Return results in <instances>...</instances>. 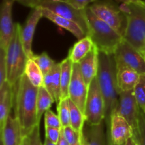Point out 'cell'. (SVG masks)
<instances>
[{
	"mask_svg": "<svg viewBox=\"0 0 145 145\" xmlns=\"http://www.w3.org/2000/svg\"><path fill=\"white\" fill-rule=\"evenodd\" d=\"M38 88L34 86L25 74L14 86L15 117L19 122L23 137L28 136L37 125V95Z\"/></svg>",
	"mask_w": 145,
	"mask_h": 145,
	"instance_id": "1",
	"label": "cell"
},
{
	"mask_svg": "<svg viewBox=\"0 0 145 145\" xmlns=\"http://www.w3.org/2000/svg\"><path fill=\"white\" fill-rule=\"evenodd\" d=\"M116 72L117 67L113 54L99 51V69L96 78L104 99V121L107 129L110 126L112 116L116 112L118 104L119 91L117 86Z\"/></svg>",
	"mask_w": 145,
	"mask_h": 145,
	"instance_id": "2",
	"label": "cell"
},
{
	"mask_svg": "<svg viewBox=\"0 0 145 145\" xmlns=\"http://www.w3.org/2000/svg\"><path fill=\"white\" fill-rule=\"evenodd\" d=\"M120 9L125 13L127 25L124 39L140 53L145 55V1L122 3Z\"/></svg>",
	"mask_w": 145,
	"mask_h": 145,
	"instance_id": "3",
	"label": "cell"
},
{
	"mask_svg": "<svg viewBox=\"0 0 145 145\" xmlns=\"http://www.w3.org/2000/svg\"><path fill=\"white\" fill-rule=\"evenodd\" d=\"M89 33L95 46L101 52L113 54L123 37L107 23L97 16L89 7L86 8ZM86 35V36H87Z\"/></svg>",
	"mask_w": 145,
	"mask_h": 145,
	"instance_id": "4",
	"label": "cell"
},
{
	"mask_svg": "<svg viewBox=\"0 0 145 145\" xmlns=\"http://www.w3.org/2000/svg\"><path fill=\"white\" fill-rule=\"evenodd\" d=\"M21 25L16 23L15 34L6 51L7 65V81L15 86L20 78L25 73L28 59L24 51L20 36Z\"/></svg>",
	"mask_w": 145,
	"mask_h": 145,
	"instance_id": "5",
	"label": "cell"
},
{
	"mask_svg": "<svg viewBox=\"0 0 145 145\" xmlns=\"http://www.w3.org/2000/svg\"><path fill=\"white\" fill-rule=\"evenodd\" d=\"M99 18L124 37L127 25L125 13L113 0H97L89 6Z\"/></svg>",
	"mask_w": 145,
	"mask_h": 145,
	"instance_id": "6",
	"label": "cell"
},
{
	"mask_svg": "<svg viewBox=\"0 0 145 145\" xmlns=\"http://www.w3.org/2000/svg\"><path fill=\"white\" fill-rule=\"evenodd\" d=\"M84 116L86 122L89 125H99L104 120V99L96 77L91 81L89 87L85 105Z\"/></svg>",
	"mask_w": 145,
	"mask_h": 145,
	"instance_id": "7",
	"label": "cell"
},
{
	"mask_svg": "<svg viewBox=\"0 0 145 145\" xmlns=\"http://www.w3.org/2000/svg\"><path fill=\"white\" fill-rule=\"evenodd\" d=\"M48 9L52 12L76 23L83 30L86 35L89 33V25L86 18V9H78L64 0L54 1L52 0H41L39 6Z\"/></svg>",
	"mask_w": 145,
	"mask_h": 145,
	"instance_id": "8",
	"label": "cell"
},
{
	"mask_svg": "<svg viewBox=\"0 0 145 145\" xmlns=\"http://www.w3.org/2000/svg\"><path fill=\"white\" fill-rule=\"evenodd\" d=\"M116 66H126L145 75V58L142 53L123 38L115 51Z\"/></svg>",
	"mask_w": 145,
	"mask_h": 145,
	"instance_id": "9",
	"label": "cell"
},
{
	"mask_svg": "<svg viewBox=\"0 0 145 145\" xmlns=\"http://www.w3.org/2000/svg\"><path fill=\"white\" fill-rule=\"evenodd\" d=\"M15 0H4L0 10V48L7 51L14 34L16 24L13 22L12 8Z\"/></svg>",
	"mask_w": 145,
	"mask_h": 145,
	"instance_id": "10",
	"label": "cell"
},
{
	"mask_svg": "<svg viewBox=\"0 0 145 145\" xmlns=\"http://www.w3.org/2000/svg\"><path fill=\"white\" fill-rule=\"evenodd\" d=\"M89 87L86 85L79 63L73 64L72 75L69 86V98L84 114Z\"/></svg>",
	"mask_w": 145,
	"mask_h": 145,
	"instance_id": "11",
	"label": "cell"
},
{
	"mask_svg": "<svg viewBox=\"0 0 145 145\" xmlns=\"http://www.w3.org/2000/svg\"><path fill=\"white\" fill-rule=\"evenodd\" d=\"M116 112L120 114L129 122L133 128V130L137 127L140 108L136 100L133 90L119 93L118 104Z\"/></svg>",
	"mask_w": 145,
	"mask_h": 145,
	"instance_id": "12",
	"label": "cell"
},
{
	"mask_svg": "<svg viewBox=\"0 0 145 145\" xmlns=\"http://www.w3.org/2000/svg\"><path fill=\"white\" fill-rule=\"evenodd\" d=\"M107 131L109 140L116 145L125 144L127 139L133 137L134 134L131 125L118 112L112 116L110 126Z\"/></svg>",
	"mask_w": 145,
	"mask_h": 145,
	"instance_id": "13",
	"label": "cell"
},
{
	"mask_svg": "<svg viewBox=\"0 0 145 145\" xmlns=\"http://www.w3.org/2000/svg\"><path fill=\"white\" fill-rule=\"evenodd\" d=\"M42 16V9L40 7L33 9L24 26L20 28V36L24 51L28 58H33L35 54L32 51L34 33L37 25Z\"/></svg>",
	"mask_w": 145,
	"mask_h": 145,
	"instance_id": "14",
	"label": "cell"
},
{
	"mask_svg": "<svg viewBox=\"0 0 145 145\" xmlns=\"http://www.w3.org/2000/svg\"><path fill=\"white\" fill-rule=\"evenodd\" d=\"M99 53L98 48L94 46L84 58L78 63L82 76L88 87H89L91 81L97 76L99 69Z\"/></svg>",
	"mask_w": 145,
	"mask_h": 145,
	"instance_id": "15",
	"label": "cell"
},
{
	"mask_svg": "<svg viewBox=\"0 0 145 145\" xmlns=\"http://www.w3.org/2000/svg\"><path fill=\"white\" fill-rule=\"evenodd\" d=\"M1 130V141L4 145H21L23 136L19 122L10 115Z\"/></svg>",
	"mask_w": 145,
	"mask_h": 145,
	"instance_id": "16",
	"label": "cell"
},
{
	"mask_svg": "<svg viewBox=\"0 0 145 145\" xmlns=\"http://www.w3.org/2000/svg\"><path fill=\"white\" fill-rule=\"evenodd\" d=\"M140 75H141L137 71L128 67H117L116 80L119 93L133 90L140 80Z\"/></svg>",
	"mask_w": 145,
	"mask_h": 145,
	"instance_id": "17",
	"label": "cell"
},
{
	"mask_svg": "<svg viewBox=\"0 0 145 145\" xmlns=\"http://www.w3.org/2000/svg\"><path fill=\"white\" fill-rule=\"evenodd\" d=\"M40 8L42 9V16L49 19L50 21L53 22L58 26L62 27V28L67 30L79 40L82 39L86 36L83 30L82 29V28L76 23L73 22V21H70V20L67 19L65 17L61 16L52 12V11L48 9L42 8V7H40Z\"/></svg>",
	"mask_w": 145,
	"mask_h": 145,
	"instance_id": "18",
	"label": "cell"
},
{
	"mask_svg": "<svg viewBox=\"0 0 145 145\" xmlns=\"http://www.w3.org/2000/svg\"><path fill=\"white\" fill-rule=\"evenodd\" d=\"M14 87L8 81L0 87V129L3 127L13 106Z\"/></svg>",
	"mask_w": 145,
	"mask_h": 145,
	"instance_id": "19",
	"label": "cell"
},
{
	"mask_svg": "<svg viewBox=\"0 0 145 145\" xmlns=\"http://www.w3.org/2000/svg\"><path fill=\"white\" fill-rule=\"evenodd\" d=\"M44 86L58 103L61 99V63H57L52 71L44 76Z\"/></svg>",
	"mask_w": 145,
	"mask_h": 145,
	"instance_id": "20",
	"label": "cell"
},
{
	"mask_svg": "<svg viewBox=\"0 0 145 145\" xmlns=\"http://www.w3.org/2000/svg\"><path fill=\"white\" fill-rule=\"evenodd\" d=\"M94 46L95 45L91 37L87 35L74 44L69 50L67 56L74 63H78L94 48Z\"/></svg>",
	"mask_w": 145,
	"mask_h": 145,
	"instance_id": "21",
	"label": "cell"
},
{
	"mask_svg": "<svg viewBox=\"0 0 145 145\" xmlns=\"http://www.w3.org/2000/svg\"><path fill=\"white\" fill-rule=\"evenodd\" d=\"M85 145H109L108 136H106L103 122L90 125L87 136H85Z\"/></svg>",
	"mask_w": 145,
	"mask_h": 145,
	"instance_id": "22",
	"label": "cell"
},
{
	"mask_svg": "<svg viewBox=\"0 0 145 145\" xmlns=\"http://www.w3.org/2000/svg\"><path fill=\"white\" fill-rule=\"evenodd\" d=\"M60 63L61 99H66V98H69V86L70 84L71 79H72L74 63L68 56Z\"/></svg>",
	"mask_w": 145,
	"mask_h": 145,
	"instance_id": "23",
	"label": "cell"
},
{
	"mask_svg": "<svg viewBox=\"0 0 145 145\" xmlns=\"http://www.w3.org/2000/svg\"><path fill=\"white\" fill-rule=\"evenodd\" d=\"M55 102L53 97L44 85L38 88L37 95V120L38 123L40 124V119L43 114L50 109Z\"/></svg>",
	"mask_w": 145,
	"mask_h": 145,
	"instance_id": "24",
	"label": "cell"
},
{
	"mask_svg": "<svg viewBox=\"0 0 145 145\" xmlns=\"http://www.w3.org/2000/svg\"><path fill=\"white\" fill-rule=\"evenodd\" d=\"M25 74L34 86L39 88L44 85V75L36 63L31 58L27 62Z\"/></svg>",
	"mask_w": 145,
	"mask_h": 145,
	"instance_id": "25",
	"label": "cell"
},
{
	"mask_svg": "<svg viewBox=\"0 0 145 145\" xmlns=\"http://www.w3.org/2000/svg\"><path fill=\"white\" fill-rule=\"evenodd\" d=\"M69 106L70 109V125L79 133L84 134V125L86 122L84 114L69 98Z\"/></svg>",
	"mask_w": 145,
	"mask_h": 145,
	"instance_id": "26",
	"label": "cell"
},
{
	"mask_svg": "<svg viewBox=\"0 0 145 145\" xmlns=\"http://www.w3.org/2000/svg\"><path fill=\"white\" fill-rule=\"evenodd\" d=\"M31 59L33 60L39 66L44 76L49 73L57 64V63L52 60L46 52H43L39 55H34Z\"/></svg>",
	"mask_w": 145,
	"mask_h": 145,
	"instance_id": "27",
	"label": "cell"
},
{
	"mask_svg": "<svg viewBox=\"0 0 145 145\" xmlns=\"http://www.w3.org/2000/svg\"><path fill=\"white\" fill-rule=\"evenodd\" d=\"M133 139L137 145H145V112L140 109L138 125L134 129Z\"/></svg>",
	"mask_w": 145,
	"mask_h": 145,
	"instance_id": "28",
	"label": "cell"
},
{
	"mask_svg": "<svg viewBox=\"0 0 145 145\" xmlns=\"http://www.w3.org/2000/svg\"><path fill=\"white\" fill-rule=\"evenodd\" d=\"M68 100L69 98L66 99H61L57 103V107L58 116L61 121L62 127L70 125V109Z\"/></svg>",
	"mask_w": 145,
	"mask_h": 145,
	"instance_id": "29",
	"label": "cell"
},
{
	"mask_svg": "<svg viewBox=\"0 0 145 145\" xmlns=\"http://www.w3.org/2000/svg\"><path fill=\"white\" fill-rule=\"evenodd\" d=\"M62 132L64 136L70 145H76L84 142L85 139L84 134L79 133L74 129L71 125L62 128Z\"/></svg>",
	"mask_w": 145,
	"mask_h": 145,
	"instance_id": "30",
	"label": "cell"
},
{
	"mask_svg": "<svg viewBox=\"0 0 145 145\" xmlns=\"http://www.w3.org/2000/svg\"><path fill=\"white\" fill-rule=\"evenodd\" d=\"M133 92L139 107L145 112V75H140V80Z\"/></svg>",
	"mask_w": 145,
	"mask_h": 145,
	"instance_id": "31",
	"label": "cell"
},
{
	"mask_svg": "<svg viewBox=\"0 0 145 145\" xmlns=\"http://www.w3.org/2000/svg\"><path fill=\"white\" fill-rule=\"evenodd\" d=\"M45 127H56L59 129L62 128L58 115L55 114L50 109H48L45 113Z\"/></svg>",
	"mask_w": 145,
	"mask_h": 145,
	"instance_id": "32",
	"label": "cell"
},
{
	"mask_svg": "<svg viewBox=\"0 0 145 145\" xmlns=\"http://www.w3.org/2000/svg\"><path fill=\"white\" fill-rule=\"evenodd\" d=\"M7 81V65L6 51L0 48V87Z\"/></svg>",
	"mask_w": 145,
	"mask_h": 145,
	"instance_id": "33",
	"label": "cell"
},
{
	"mask_svg": "<svg viewBox=\"0 0 145 145\" xmlns=\"http://www.w3.org/2000/svg\"><path fill=\"white\" fill-rule=\"evenodd\" d=\"M45 138L49 139L50 142L57 144L59 141L61 135L62 129L50 127H45Z\"/></svg>",
	"mask_w": 145,
	"mask_h": 145,
	"instance_id": "34",
	"label": "cell"
},
{
	"mask_svg": "<svg viewBox=\"0 0 145 145\" xmlns=\"http://www.w3.org/2000/svg\"><path fill=\"white\" fill-rule=\"evenodd\" d=\"M28 136L30 140V145H44L40 139V125H37Z\"/></svg>",
	"mask_w": 145,
	"mask_h": 145,
	"instance_id": "35",
	"label": "cell"
},
{
	"mask_svg": "<svg viewBox=\"0 0 145 145\" xmlns=\"http://www.w3.org/2000/svg\"><path fill=\"white\" fill-rule=\"evenodd\" d=\"M70 5L78 9H85L89 7V4H92L97 0H64Z\"/></svg>",
	"mask_w": 145,
	"mask_h": 145,
	"instance_id": "36",
	"label": "cell"
},
{
	"mask_svg": "<svg viewBox=\"0 0 145 145\" xmlns=\"http://www.w3.org/2000/svg\"><path fill=\"white\" fill-rule=\"evenodd\" d=\"M15 1H17L23 6L30 7L32 9L39 7L41 2V0H15Z\"/></svg>",
	"mask_w": 145,
	"mask_h": 145,
	"instance_id": "37",
	"label": "cell"
},
{
	"mask_svg": "<svg viewBox=\"0 0 145 145\" xmlns=\"http://www.w3.org/2000/svg\"><path fill=\"white\" fill-rule=\"evenodd\" d=\"M57 145H70L69 143H68L67 141L66 140V139L65 138V136H64L63 134H62V132H61L60 137H59L58 142L57 143Z\"/></svg>",
	"mask_w": 145,
	"mask_h": 145,
	"instance_id": "38",
	"label": "cell"
},
{
	"mask_svg": "<svg viewBox=\"0 0 145 145\" xmlns=\"http://www.w3.org/2000/svg\"><path fill=\"white\" fill-rule=\"evenodd\" d=\"M21 145H30V140L28 136L23 137Z\"/></svg>",
	"mask_w": 145,
	"mask_h": 145,
	"instance_id": "39",
	"label": "cell"
},
{
	"mask_svg": "<svg viewBox=\"0 0 145 145\" xmlns=\"http://www.w3.org/2000/svg\"><path fill=\"white\" fill-rule=\"evenodd\" d=\"M121 3H132V2H140L142 0H116Z\"/></svg>",
	"mask_w": 145,
	"mask_h": 145,
	"instance_id": "40",
	"label": "cell"
},
{
	"mask_svg": "<svg viewBox=\"0 0 145 145\" xmlns=\"http://www.w3.org/2000/svg\"><path fill=\"white\" fill-rule=\"evenodd\" d=\"M125 145H137V144H136L135 142H134L133 137H131V138H130L129 139H127V141L126 142V143H125Z\"/></svg>",
	"mask_w": 145,
	"mask_h": 145,
	"instance_id": "41",
	"label": "cell"
},
{
	"mask_svg": "<svg viewBox=\"0 0 145 145\" xmlns=\"http://www.w3.org/2000/svg\"><path fill=\"white\" fill-rule=\"evenodd\" d=\"M44 145H57V144L53 143V142H50L49 139H48L47 138H45V142H44Z\"/></svg>",
	"mask_w": 145,
	"mask_h": 145,
	"instance_id": "42",
	"label": "cell"
},
{
	"mask_svg": "<svg viewBox=\"0 0 145 145\" xmlns=\"http://www.w3.org/2000/svg\"><path fill=\"white\" fill-rule=\"evenodd\" d=\"M76 145H85V139H84V142H81V143L78 144H76Z\"/></svg>",
	"mask_w": 145,
	"mask_h": 145,
	"instance_id": "43",
	"label": "cell"
},
{
	"mask_svg": "<svg viewBox=\"0 0 145 145\" xmlns=\"http://www.w3.org/2000/svg\"><path fill=\"white\" fill-rule=\"evenodd\" d=\"M108 142H109V145H116V144H114L112 143V142L109 140V139H108ZM122 145H125V144H122Z\"/></svg>",
	"mask_w": 145,
	"mask_h": 145,
	"instance_id": "44",
	"label": "cell"
},
{
	"mask_svg": "<svg viewBox=\"0 0 145 145\" xmlns=\"http://www.w3.org/2000/svg\"><path fill=\"white\" fill-rule=\"evenodd\" d=\"M0 145H4V144H3V142H1V141L0 142Z\"/></svg>",
	"mask_w": 145,
	"mask_h": 145,
	"instance_id": "45",
	"label": "cell"
},
{
	"mask_svg": "<svg viewBox=\"0 0 145 145\" xmlns=\"http://www.w3.org/2000/svg\"><path fill=\"white\" fill-rule=\"evenodd\" d=\"M52 1H61V0H52Z\"/></svg>",
	"mask_w": 145,
	"mask_h": 145,
	"instance_id": "46",
	"label": "cell"
},
{
	"mask_svg": "<svg viewBox=\"0 0 145 145\" xmlns=\"http://www.w3.org/2000/svg\"><path fill=\"white\" fill-rule=\"evenodd\" d=\"M144 58H145V55H144Z\"/></svg>",
	"mask_w": 145,
	"mask_h": 145,
	"instance_id": "47",
	"label": "cell"
}]
</instances>
